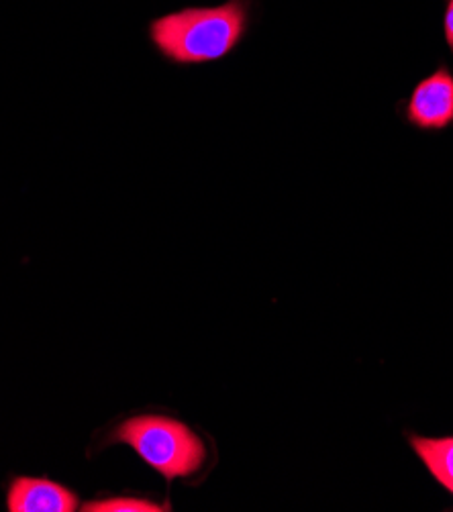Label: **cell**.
Listing matches in <instances>:
<instances>
[{
	"mask_svg": "<svg viewBox=\"0 0 453 512\" xmlns=\"http://www.w3.org/2000/svg\"><path fill=\"white\" fill-rule=\"evenodd\" d=\"M245 29V7L229 0L219 7L184 9L151 23V39L178 64L215 62L239 43Z\"/></svg>",
	"mask_w": 453,
	"mask_h": 512,
	"instance_id": "6da1fadb",
	"label": "cell"
},
{
	"mask_svg": "<svg viewBox=\"0 0 453 512\" xmlns=\"http://www.w3.org/2000/svg\"><path fill=\"white\" fill-rule=\"evenodd\" d=\"M115 439L127 443L143 462L166 480L194 476L207 462V447L188 425L162 417L141 415L123 423Z\"/></svg>",
	"mask_w": 453,
	"mask_h": 512,
	"instance_id": "7a4b0ae2",
	"label": "cell"
},
{
	"mask_svg": "<svg viewBox=\"0 0 453 512\" xmlns=\"http://www.w3.org/2000/svg\"><path fill=\"white\" fill-rule=\"evenodd\" d=\"M407 121L427 133L453 127V72L447 66H439L413 88L407 102Z\"/></svg>",
	"mask_w": 453,
	"mask_h": 512,
	"instance_id": "3957f363",
	"label": "cell"
},
{
	"mask_svg": "<svg viewBox=\"0 0 453 512\" xmlns=\"http://www.w3.org/2000/svg\"><path fill=\"white\" fill-rule=\"evenodd\" d=\"M11 512H74L78 498L68 488L41 480V478H17L9 492Z\"/></svg>",
	"mask_w": 453,
	"mask_h": 512,
	"instance_id": "277c9868",
	"label": "cell"
},
{
	"mask_svg": "<svg viewBox=\"0 0 453 512\" xmlns=\"http://www.w3.org/2000/svg\"><path fill=\"white\" fill-rule=\"evenodd\" d=\"M407 439L431 478L453 496V435L423 437L409 433Z\"/></svg>",
	"mask_w": 453,
	"mask_h": 512,
	"instance_id": "5b68a950",
	"label": "cell"
},
{
	"mask_svg": "<svg viewBox=\"0 0 453 512\" xmlns=\"http://www.w3.org/2000/svg\"><path fill=\"white\" fill-rule=\"evenodd\" d=\"M82 510L86 512H162L170 510L168 504L160 506L143 498H111L103 502H90Z\"/></svg>",
	"mask_w": 453,
	"mask_h": 512,
	"instance_id": "8992f818",
	"label": "cell"
},
{
	"mask_svg": "<svg viewBox=\"0 0 453 512\" xmlns=\"http://www.w3.org/2000/svg\"><path fill=\"white\" fill-rule=\"evenodd\" d=\"M443 37L447 47L453 54V0H445V11H443Z\"/></svg>",
	"mask_w": 453,
	"mask_h": 512,
	"instance_id": "52a82bcc",
	"label": "cell"
}]
</instances>
